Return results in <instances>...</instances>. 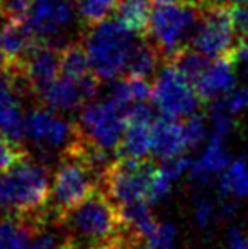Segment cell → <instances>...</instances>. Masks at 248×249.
Instances as JSON below:
<instances>
[{"instance_id":"cell-1","label":"cell","mask_w":248,"mask_h":249,"mask_svg":"<svg viewBox=\"0 0 248 249\" xmlns=\"http://www.w3.org/2000/svg\"><path fill=\"white\" fill-rule=\"evenodd\" d=\"M68 239L100 249L133 248L126 237L117 205L104 192H94L60 219Z\"/></svg>"},{"instance_id":"cell-2","label":"cell","mask_w":248,"mask_h":249,"mask_svg":"<svg viewBox=\"0 0 248 249\" xmlns=\"http://www.w3.org/2000/svg\"><path fill=\"white\" fill-rule=\"evenodd\" d=\"M106 168L99 163L94 151L87 148L78 138L75 146L63 154L51 178L48 210L61 219V215H65L70 209L97 192V185L102 181Z\"/></svg>"},{"instance_id":"cell-3","label":"cell","mask_w":248,"mask_h":249,"mask_svg":"<svg viewBox=\"0 0 248 249\" xmlns=\"http://www.w3.org/2000/svg\"><path fill=\"white\" fill-rule=\"evenodd\" d=\"M51 178L43 163L24 156L10 170L0 173V210L43 222L39 215L48 210Z\"/></svg>"},{"instance_id":"cell-4","label":"cell","mask_w":248,"mask_h":249,"mask_svg":"<svg viewBox=\"0 0 248 249\" xmlns=\"http://www.w3.org/2000/svg\"><path fill=\"white\" fill-rule=\"evenodd\" d=\"M136 44V33L119 20L106 19L94 24L83 39L92 75L102 82L117 80L128 71L129 58Z\"/></svg>"},{"instance_id":"cell-5","label":"cell","mask_w":248,"mask_h":249,"mask_svg":"<svg viewBox=\"0 0 248 249\" xmlns=\"http://www.w3.org/2000/svg\"><path fill=\"white\" fill-rule=\"evenodd\" d=\"M128 110L109 93L95 100H89L78 115V138L90 149L111 154L119 149L123 139Z\"/></svg>"},{"instance_id":"cell-6","label":"cell","mask_w":248,"mask_h":249,"mask_svg":"<svg viewBox=\"0 0 248 249\" xmlns=\"http://www.w3.org/2000/svg\"><path fill=\"white\" fill-rule=\"evenodd\" d=\"M197 20V9L186 0L153 3L148 20V33L153 46L162 54L180 53L191 41Z\"/></svg>"},{"instance_id":"cell-7","label":"cell","mask_w":248,"mask_h":249,"mask_svg":"<svg viewBox=\"0 0 248 249\" xmlns=\"http://www.w3.org/2000/svg\"><path fill=\"white\" fill-rule=\"evenodd\" d=\"M199 97L194 83L177 68V65L163 66L155 73L152 85V102L162 117L187 119L199 108Z\"/></svg>"},{"instance_id":"cell-8","label":"cell","mask_w":248,"mask_h":249,"mask_svg":"<svg viewBox=\"0 0 248 249\" xmlns=\"http://www.w3.org/2000/svg\"><path fill=\"white\" fill-rule=\"evenodd\" d=\"M24 141L44 154H65L78 141V129L61 112L38 107L24 115Z\"/></svg>"},{"instance_id":"cell-9","label":"cell","mask_w":248,"mask_h":249,"mask_svg":"<svg viewBox=\"0 0 248 249\" xmlns=\"http://www.w3.org/2000/svg\"><path fill=\"white\" fill-rule=\"evenodd\" d=\"M76 17L73 0H29L24 24L36 41L58 44L73 29Z\"/></svg>"},{"instance_id":"cell-10","label":"cell","mask_w":248,"mask_h":249,"mask_svg":"<svg viewBox=\"0 0 248 249\" xmlns=\"http://www.w3.org/2000/svg\"><path fill=\"white\" fill-rule=\"evenodd\" d=\"M155 164L146 160H128L109 164L102 175L104 194L116 205L133 200H148V188L155 173Z\"/></svg>"},{"instance_id":"cell-11","label":"cell","mask_w":248,"mask_h":249,"mask_svg":"<svg viewBox=\"0 0 248 249\" xmlns=\"http://www.w3.org/2000/svg\"><path fill=\"white\" fill-rule=\"evenodd\" d=\"M236 33L238 31L233 24L231 12H226L219 7L212 9L199 17L191 37L192 50L209 59L226 58L235 50Z\"/></svg>"},{"instance_id":"cell-12","label":"cell","mask_w":248,"mask_h":249,"mask_svg":"<svg viewBox=\"0 0 248 249\" xmlns=\"http://www.w3.org/2000/svg\"><path fill=\"white\" fill-rule=\"evenodd\" d=\"M95 92L94 75L72 76L60 73L48 87H44L38 95L43 100L44 107L53 108L61 114H68L82 108Z\"/></svg>"},{"instance_id":"cell-13","label":"cell","mask_w":248,"mask_h":249,"mask_svg":"<svg viewBox=\"0 0 248 249\" xmlns=\"http://www.w3.org/2000/svg\"><path fill=\"white\" fill-rule=\"evenodd\" d=\"M152 125L153 112L148 102L129 108L124 134L117 149L121 158L141 161L152 156Z\"/></svg>"},{"instance_id":"cell-14","label":"cell","mask_w":248,"mask_h":249,"mask_svg":"<svg viewBox=\"0 0 248 249\" xmlns=\"http://www.w3.org/2000/svg\"><path fill=\"white\" fill-rule=\"evenodd\" d=\"M61 73V53L51 44L34 48L22 61V78L27 89L39 93Z\"/></svg>"},{"instance_id":"cell-15","label":"cell","mask_w":248,"mask_h":249,"mask_svg":"<svg viewBox=\"0 0 248 249\" xmlns=\"http://www.w3.org/2000/svg\"><path fill=\"white\" fill-rule=\"evenodd\" d=\"M199 97L204 100H218L236 85L235 66L226 58L209 59L194 80Z\"/></svg>"},{"instance_id":"cell-16","label":"cell","mask_w":248,"mask_h":249,"mask_svg":"<svg viewBox=\"0 0 248 249\" xmlns=\"http://www.w3.org/2000/svg\"><path fill=\"white\" fill-rule=\"evenodd\" d=\"M24 112L19 90L12 80L0 76V134L16 142L24 141Z\"/></svg>"},{"instance_id":"cell-17","label":"cell","mask_w":248,"mask_h":249,"mask_svg":"<svg viewBox=\"0 0 248 249\" xmlns=\"http://www.w3.org/2000/svg\"><path fill=\"white\" fill-rule=\"evenodd\" d=\"M189 149L184 125L175 119L162 117L152 125V156L165 161L186 154Z\"/></svg>"},{"instance_id":"cell-18","label":"cell","mask_w":248,"mask_h":249,"mask_svg":"<svg viewBox=\"0 0 248 249\" xmlns=\"http://www.w3.org/2000/svg\"><path fill=\"white\" fill-rule=\"evenodd\" d=\"M34 36L24 20L10 17L0 26V54L9 63H22L34 50Z\"/></svg>"},{"instance_id":"cell-19","label":"cell","mask_w":248,"mask_h":249,"mask_svg":"<svg viewBox=\"0 0 248 249\" xmlns=\"http://www.w3.org/2000/svg\"><path fill=\"white\" fill-rule=\"evenodd\" d=\"M41 226V220L5 213L0 217V249H29L34 232Z\"/></svg>"},{"instance_id":"cell-20","label":"cell","mask_w":248,"mask_h":249,"mask_svg":"<svg viewBox=\"0 0 248 249\" xmlns=\"http://www.w3.org/2000/svg\"><path fill=\"white\" fill-rule=\"evenodd\" d=\"M107 93L129 112L134 105L146 104L148 99H152V85H148L146 78L129 75L128 78L114 80Z\"/></svg>"},{"instance_id":"cell-21","label":"cell","mask_w":248,"mask_h":249,"mask_svg":"<svg viewBox=\"0 0 248 249\" xmlns=\"http://www.w3.org/2000/svg\"><path fill=\"white\" fill-rule=\"evenodd\" d=\"M219 190L228 198L248 197V161L236 158L219 175Z\"/></svg>"},{"instance_id":"cell-22","label":"cell","mask_w":248,"mask_h":249,"mask_svg":"<svg viewBox=\"0 0 248 249\" xmlns=\"http://www.w3.org/2000/svg\"><path fill=\"white\" fill-rule=\"evenodd\" d=\"M225 141L226 139L218 138V136H209L201 151V156L195 160V163L204 171H208L211 177L221 175L226 170V166L231 163V154L226 148Z\"/></svg>"},{"instance_id":"cell-23","label":"cell","mask_w":248,"mask_h":249,"mask_svg":"<svg viewBox=\"0 0 248 249\" xmlns=\"http://www.w3.org/2000/svg\"><path fill=\"white\" fill-rule=\"evenodd\" d=\"M152 0H119L117 3V20L123 22L128 29L139 33L148 27L152 16Z\"/></svg>"},{"instance_id":"cell-24","label":"cell","mask_w":248,"mask_h":249,"mask_svg":"<svg viewBox=\"0 0 248 249\" xmlns=\"http://www.w3.org/2000/svg\"><path fill=\"white\" fill-rule=\"evenodd\" d=\"M158 50L150 44L138 43L133 50V54L128 63V73L131 76L148 78L158 71Z\"/></svg>"},{"instance_id":"cell-25","label":"cell","mask_w":248,"mask_h":249,"mask_svg":"<svg viewBox=\"0 0 248 249\" xmlns=\"http://www.w3.org/2000/svg\"><path fill=\"white\" fill-rule=\"evenodd\" d=\"M73 2L78 19L94 26L106 20L117 9L119 0H73Z\"/></svg>"},{"instance_id":"cell-26","label":"cell","mask_w":248,"mask_h":249,"mask_svg":"<svg viewBox=\"0 0 248 249\" xmlns=\"http://www.w3.org/2000/svg\"><path fill=\"white\" fill-rule=\"evenodd\" d=\"M182 125L189 149H197L201 146H204L206 141L209 139V136H211L209 121H206V117L199 115L197 112L189 115L187 119H184Z\"/></svg>"},{"instance_id":"cell-27","label":"cell","mask_w":248,"mask_h":249,"mask_svg":"<svg viewBox=\"0 0 248 249\" xmlns=\"http://www.w3.org/2000/svg\"><path fill=\"white\" fill-rule=\"evenodd\" d=\"M61 73L72 76L92 75L85 50L78 46H66L61 51Z\"/></svg>"},{"instance_id":"cell-28","label":"cell","mask_w":248,"mask_h":249,"mask_svg":"<svg viewBox=\"0 0 248 249\" xmlns=\"http://www.w3.org/2000/svg\"><path fill=\"white\" fill-rule=\"evenodd\" d=\"M177 231L172 224H160L141 241L138 249H175Z\"/></svg>"},{"instance_id":"cell-29","label":"cell","mask_w":248,"mask_h":249,"mask_svg":"<svg viewBox=\"0 0 248 249\" xmlns=\"http://www.w3.org/2000/svg\"><path fill=\"white\" fill-rule=\"evenodd\" d=\"M209 129H211V136L226 139L235 129V115L228 114L225 108L219 107L214 102L211 112H209Z\"/></svg>"},{"instance_id":"cell-30","label":"cell","mask_w":248,"mask_h":249,"mask_svg":"<svg viewBox=\"0 0 248 249\" xmlns=\"http://www.w3.org/2000/svg\"><path fill=\"white\" fill-rule=\"evenodd\" d=\"M214 102L219 107L225 108L228 114L238 117L240 114H243L248 108V87L235 85L228 93H225L221 99H218Z\"/></svg>"},{"instance_id":"cell-31","label":"cell","mask_w":248,"mask_h":249,"mask_svg":"<svg viewBox=\"0 0 248 249\" xmlns=\"http://www.w3.org/2000/svg\"><path fill=\"white\" fill-rule=\"evenodd\" d=\"M173 183H175V181L162 170V166H156L155 173H153V177H152V183H150V188H148V202L152 203V205H155V203L165 200L170 195V192H172Z\"/></svg>"},{"instance_id":"cell-32","label":"cell","mask_w":248,"mask_h":249,"mask_svg":"<svg viewBox=\"0 0 248 249\" xmlns=\"http://www.w3.org/2000/svg\"><path fill=\"white\" fill-rule=\"evenodd\" d=\"M24 154L19 148V142L5 138L0 134V173L10 170L19 160H22Z\"/></svg>"},{"instance_id":"cell-33","label":"cell","mask_w":248,"mask_h":249,"mask_svg":"<svg viewBox=\"0 0 248 249\" xmlns=\"http://www.w3.org/2000/svg\"><path fill=\"white\" fill-rule=\"evenodd\" d=\"M192 212H194V220L199 227H208V226H211L212 219H214L216 213H218V209H216L214 202L209 197H206V195H197L194 200V209H192Z\"/></svg>"},{"instance_id":"cell-34","label":"cell","mask_w":248,"mask_h":249,"mask_svg":"<svg viewBox=\"0 0 248 249\" xmlns=\"http://www.w3.org/2000/svg\"><path fill=\"white\" fill-rule=\"evenodd\" d=\"M191 164H192V160L186 154H180V156H175V158H170V160H165L162 161V170L172 178L173 181H177L179 178H182L184 175L189 173L191 170Z\"/></svg>"},{"instance_id":"cell-35","label":"cell","mask_w":248,"mask_h":249,"mask_svg":"<svg viewBox=\"0 0 248 249\" xmlns=\"http://www.w3.org/2000/svg\"><path fill=\"white\" fill-rule=\"evenodd\" d=\"M231 19H233V24H235L236 31L248 36V3L235 7L231 12Z\"/></svg>"},{"instance_id":"cell-36","label":"cell","mask_w":248,"mask_h":249,"mask_svg":"<svg viewBox=\"0 0 248 249\" xmlns=\"http://www.w3.org/2000/svg\"><path fill=\"white\" fill-rule=\"evenodd\" d=\"M27 3H29V0H0L2 10L10 17L24 16V12L27 9Z\"/></svg>"},{"instance_id":"cell-37","label":"cell","mask_w":248,"mask_h":249,"mask_svg":"<svg viewBox=\"0 0 248 249\" xmlns=\"http://www.w3.org/2000/svg\"><path fill=\"white\" fill-rule=\"evenodd\" d=\"M225 249H248V237L240 229H231Z\"/></svg>"},{"instance_id":"cell-38","label":"cell","mask_w":248,"mask_h":249,"mask_svg":"<svg viewBox=\"0 0 248 249\" xmlns=\"http://www.w3.org/2000/svg\"><path fill=\"white\" fill-rule=\"evenodd\" d=\"M216 7H238L243 3H248V0H209Z\"/></svg>"},{"instance_id":"cell-39","label":"cell","mask_w":248,"mask_h":249,"mask_svg":"<svg viewBox=\"0 0 248 249\" xmlns=\"http://www.w3.org/2000/svg\"><path fill=\"white\" fill-rule=\"evenodd\" d=\"M238 59H240V63H242L243 71H245V76L248 80V51L243 50V48H240V50H238Z\"/></svg>"},{"instance_id":"cell-40","label":"cell","mask_w":248,"mask_h":249,"mask_svg":"<svg viewBox=\"0 0 248 249\" xmlns=\"http://www.w3.org/2000/svg\"><path fill=\"white\" fill-rule=\"evenodd\" d=\"M63 249H100V248H94V246H85V244H76V243H72V241H68L66 243V246Z\"/></svg>"},{"instance_id":"cell-41","label":"cell","mask_w":248,"mask_h":249,"mask_svg":"<svg viewBox=\"0 0 248 249\" xmlns=\"http://www.w3.org/2000/svg\"><path fill=\"white\" fill-rule=\"evenodd\" d=\"M153 3H165V2H172V0H152Z\"/></svg>"},{"instance_id":"cell-42","label":"cell","mask_w":248,"mask_h":249,"mask_svg":"<svg viewBox=\"0 0 248 249\" xmlns=\"http://www.w3.org/2000/svg\"><path fill=\"white\" fill-rule=\"evenodd\" d=\"M3 61H5V59H3V56L0 54V70H2V66H3Z\"/></svg>"},{"instance_id":"cell-43","label":"cell","mask_w":248,"mask_h":249,"mask_svg":"<svg viewBox=\"0 0 248 249\" xmlns=\"http://www.w3.org/2000/svg\"><path fill=\"white\" fill-rule=\"evenodd\" d=\"M242 48H243V50H247V51H248V41H245V43L242 44Z\"/></svg>"}]
</instances>
